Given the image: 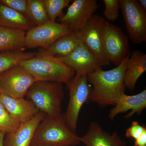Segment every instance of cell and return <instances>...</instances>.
<instances>
[{"label":"cell","instance_id":"obj_1","mask_svg":"<svg viewBox=\"0 0 146 146\" xmlns=\"http://www.w3.org/2000/svg\"><path fill=\"white\" fill-rule=\"evenodd\" d=\"M131 53L114 69L105 71L99 68L87 74L88 82L93 87L89 101L97 104L101 108L115 105L118 99L125 93L124 78Z\"/></svg>","mask_w":146,"mask_h":146},{"label":"cell","instance_id":"obj_2","mask_svg":"<svg viewBox=\"0 0 146 146\" xmlns=\"http://www.w3.org/2000/svg\"><path fill=\"white\" fill-rule=\"evenodd\" d=\"M19 65L31 74L35 81L53 82L68 85L76 75L74 71L59 58L42 54Z\"/></svg>","mask_w":146,"mask_h":146},{"label":"cell","instance_id":"obj_3","mask_svg":"<svg viewBox=\"0 0 146 146\" xmlns=\"http://www.w3.org/2000/svg\"><path fill=\"white\" fill-rule=\"evenodd\" d=\"M79 137L67 125L63 114L58 117L45 116L35 131L31 145L75 146L81 143Z\"/></svg>","mask_w":146,"mask_h":146},{"label":"cell","instance_id":"obj_4","mask_svg":"<svg viewBox=\"0 0 146 146\" xmlns=\"http://www.w3.org/2000/svg\"><path fill=\"white\" fill-rule=\"evenodd\" d=\"M26 96L40 112L48 117L62 115L61 104L64 97L62 83L53 82L35 81Z\"/></svg>","mask_w":146,"mask_h":146},{"label":"cell","instance_id":"obj_5","mask_svg":"<svg viewBox=\"0 0 146 146\" xmlns=\"http://www.w3.org/2000/svg\"><path fill=\"white\" fill-rule=\"evenodd\" d=\"M68 86L70 99L63 116L68 127L76 133L80 110L84 104L89 101L91 89L87 75H75Z\"/></svg>","mask_w":146,"mask_h":146},{"label":"cell","instance_id":"obj_6","mask_svg":"<svg viewBox=\"0 0 146 146\" xmlns=\"http://www.w3.org/2000/svg\"><path fill=\"white\" fill-rule=\"evenodd\" d=\"M104 51L110 63L117 66L131 52L127 36L119 27L105 21L103 28Z\"/></svg>","mask_w":146,"mask_h":146},{"label":"cell","instance_id":"obj_7","mask_svg":"<svg viewBox=\"0 0 146 146\" xmlns=\"http://www.w3.org/2000/svg\"><path fill=\"white\" fill-rule=\"evenodd\" d=\"M129 36L134 44L146 41V12L136 0H119Z\"/></svg>","mask_w":146,"mask_h":146},{"label":"cell","instance_id":"obj_8","mask_svg":"<svg viewBox=\"0 0 146 146\" xmlns=\"http://www.w3.org/2000/svg\"><path fill=\"white\" fill-rule=\"evenodd\" d=\"M35 82L26 69L16 65L0 74L1 94L13 98H23Z\"/></svg>","mask_w":146,"mask_h":146},{"label":"cell","instance_id":"obj_9","mask_svg":"<svg viewBox=\"0 0 146 146\" xmlns=\"http://www.w3.org/2000/svg\"><path fill=\"white\" fill-rule=\"evenodd\" d=\"M72 32L67 26L55 21H49L28 31L25 38V47L28 48L41 47L46 49L61 36Z\"/></svg>","mask_w":146,"mask_h":146},{"label":"cell","instance_id":"obj_10","mask_svg":"<svg viewBox=\"0 0 146 146\" xmlns=\"http://www.w3.org/2000/svg\"><path fill=\"white\" fill-rule=\"evenodd\" d=\"M105 21L103 17L94 15L81 31L83 43L96 58L101 67L110 63L104 51L103 28Z\"/></svg>","mask_w":146,"mask_h":146},{"label":"cell","instance_id":"obj_11","mask_svg":"<svg viewBox=\"0 0 146 146\" xmlns=\"http://www.w3.org/2000/svg\"><path fill=\"white\" fill-rule=\"evenodd\" d=\"M98 7L96 0H74L59 21L72 32L81 31Z\"/></svg>","mask_w":146,"mask_h":146},{"label":"cell","instance_id":"obj_12","mask_svg":"<svg viewBox=\"0 0 146 146\" xmlns=\"http://www.w3.org/2000/svg\"><path fill=\"white\" fill-rule=\"evenodd\" d=\"M58 58L74 71L76 76L87 75L102 67L96 58L83 42L70 54Z\"/></svg>","mask_w":146,"mask_h":146},{"label":"cell","instance_id":"obj_13","mask_svg":"<svg viewBox=\"0 0 146 146\" xmlns=\"http://www.w3.org/2000/svg\"><path fill=\"white\" fill-rule=\"evenodd\" d=\"M46 115L39 112L31 120L21 123L18 128L6 133L4 138V146H31L35 131Z\"/></svg>","mask_w":146,"mask_h":146},{"label":"cell","instance_id":"obj_14","mask_svg":"<svg viewBox=\"0 0 146 146\" xmlns=\"http://www.w3.org/2000/svg\"><path fill=\"white\" fill-rule=\"evenodd\" d=\"M80 142L86 146H126L117 132L108 133L96 121L89 124L87 132L84 136L79 137Z\"/></svg>","mask_w":146,"mask_h":146},{"label":"cell","instance_id":"obj_15","mask_svg":"<svg viewBox=\"0 0 146 146\" xmlns=\"http://www.w3.org/2000/svg\"><path fill=\"white\" fill-rule=\"evenodd\" d=\"M0 101L11 116L19 123L31 120L39 112L31 100L24 98H13L0 94Z\"/></svg>","mask_w":146,"mask_h":146},{"label":"cell","instance_id":"obj_16","mask_svg":"<svg viewBox=\"0 0 146 146\" xmlns=\"http://www.w3.org/2000/svg\"><path fill=\"white\" fill-rule=\"evenodd\" d=\"M146 108V90L139 94L129 96L123 94L118 99L115 105L110 111L108 117L113 120L117 115L131 110L126 115L125 119L131 118L135 114H141Z\"/></svg>","mask_w":146,"mask_h":146},{"label":"cell","instance_id":"obj_17","mask_svg":"<svg viewBox=\"0 0 146 146\" xmlns=\"http://www.w3.org/2000/svg\"><path fill=\"white\" fill-rule=\"evenodd\" d=\"M146 71V54L139 50L133 51L128 59L124 78L125 88L135 89L137 82Z\"/></svg>","mask_w":146,"mask_h":146},{"label":"cell","instance_id":"obj_18","mask_svg":"<svg viewBox=\"0 0 146 146\" xmlns=\"http://www.w3.org/2000/svg\"><path fill=\"white\" fill-rule=\"evenodd\" d=\"M83 42L81 31L72 32L61 36L50 45L42 54L59 57L70 54Z\"/></svg>","mask_w":146,"mask_h":146},{"label":"cell","instance_id":"obj_19","mask_svg":"<svg viewBox=\"0 0 146 146\" xmlns=\"http://www.w3.org/2000/svg\"><path fill=\"white\" fill-rule=\"evenodd\" d=\"M0 26L25 31L34 27V24L28 17L13 10L0 1Z\"/></svg>","mask_w":146,"mask_h":146},{"label":"cell","instance_id":"obj_20","mask_svg":"<svg viewBox=\"0 0 146 146\" xmlns=\"http://www.w3.org/2000/svg\"><path fill=\"white\" fill-rule=\"evenodd\" d=\"M25 31L0 26V52L23 51L25 47Z\"/></svg>","mask_w":146,"mask_h":146},{"label":"cell","instance_id":"obj_21","mask_svg":"<svg viewBox=\"0 0 146 146\" xmlns=\"http://www.w3.org/2000/svg\"><path fill=\"white\" fill-rule=\"evenodd\" d=\"M35 56L33 53L23 51H9L0 53V74L21 62Z\"/></svg>","mask_w":146,"mask_h":146},{"label":"cell","instance_id":"obj_22","mask_svg":"<svg viewBox=\"0 0 146 146\" xmlns=\"http://www.w3.org/2000/svg\"><path fill=\"white\" fill-rule=\"evenodd\" d=\"M27 15L36 26L50 21L44 0H27Z\"/></svg>","mask_w":146,"mask_h":146},{"label":"cell","instance_id":"obj_23","mask_svg":"<svg viewBox=\"0 0 146 146\" xmlns=\"http://www.w3.org/2000/svg\"><path fill=\"white\" fill-rule=\"evenodd\" d=\"M70 0H44L50 21L55 22L56 18L63 16V10L69 7Z\"/></svg>","mask_w":146,"mask_h":146},{"label":"cell","instance_id":"obj_24","mask_svg":"<svg viewBox=\"0 0 146 146\" xmlns=\"http://www.w3.org/2000/svg\"><path fill=\"white\" fill-rule=\"evenodd\" d=\"M21 123L13 119L0 101V132L6 134L18 128Z\"/></svg>","mask_w":146,"mask_h":146},{"label":"cell","instance_id":"obj_25","mask_svg":"<svg viewBox=\"0 0 146 146\" xmlns=\"http://www.w3.org/2000/svg\"><path fill=\"white\" fill-rule=\"evenodd\" d=\"M104 5V16L109 21L114 22L119 18L120 6L119 0H103Z\"/></svg>","mask_w":146,"mask_h":146},{"label":"cell","instance_id":"obj_26","mask_svg":"<svg viewBox=\"0 0 146 146\" xmlns=\"http://www.w3.org/2000/svg\"><path fill=\"white\" fill-rule=\"evenodd\" d=\"M0 1L13 10L27 16V0H0Z\"/></svg>","mask_w":146,"mask_h":146},{"label":"cell","instance_id":"obj_27","mask_svg":"<svg viewBox=\"0 0 146 146\" xmlns=\"http://www.w3.org/2000/svg\"><path fill=\"white\" fill-rule=\"evenodd\" d=\"M146 131L145 126L141 125L137 121H133L130 126L127 129L125 136L127 138H133L136 140Z\"/></svg>","mask_w":146,"mask_h":146},{"label":"cell","instance_id":"obj_28","mask_svg":"<svg viewBox=\"0 0 146 146\" xmlns=\"http://www.w3.org/2000/svg\"><path fill=\"white\" fill-rule=\"evenodd\" d=\"M134 146H146V131L135 140Z\"/></svg>","mask_w":146,"mask_h":146},{"label":"cell","instance_id":"obj_29","mask_svg":"<svg viewBox=\"0 0 146 146\" xmlns=\"http://www.w3.org/2000/svg\"><path fill=\"white\" fill-rule=\"evenodd\" d=\"M139 5L141 7L146 11V0H138V1Z\"/></svg>","mask_w":146,"mask_h":146},{"label":"cell","instance_id":"obj_30","mask_svg":"<svg viewBox=\"0 0 146 146\" xmlns=\"http://www.w3.org/2000/svg\"><path fill=\"white\" fill-rule=\"evenodd\" d=\"M5 135V133L0 132V146H4V138Z\"/></svg>","mask_w":146,"mask_h":146},{"label":"cell","instance_id":"obj_31","mask_svg":"<svg viewBox=\"0 0 146 146\" xmlns=\"http://www.w3.org/2000/svg\"><path fill=\"white\" fill-rule=\"evenodd\" d=\"M31 146H49L47 145H31Z\"/></svg>","mask_w":146,"mask_h":146},{"label":"cell","instance_id":"obj_32","mask_svg":"<svg viewBox=\"0 0 146 146\" xmlns=\"http://www.w3.org/2000/svg\"><path fill=\"white\" fill-rule=\"evenodd\" d=\"M0 94H1V90H0Z\"/></svg>","mask_w":146,"mask_h":146}]
</instances>
